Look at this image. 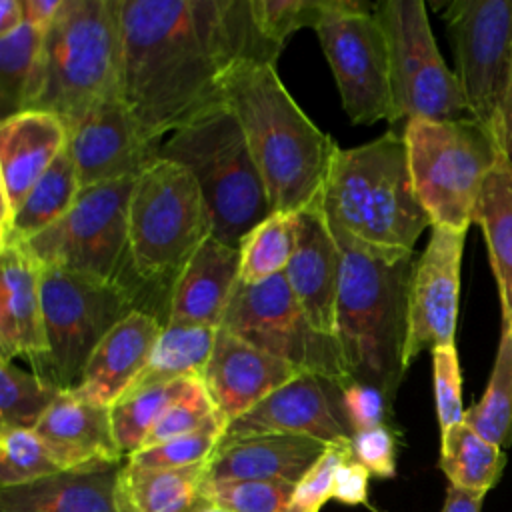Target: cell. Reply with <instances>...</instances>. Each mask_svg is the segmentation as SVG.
<instances>
[{
    "label": "cell",
    "mask_w": 512,
    "mask_h": 512,
    "mask_svg": "<svg viewBox=\"0 0 512 512\" xmlns=\"http://www.w3.org/2000/svg\"><path fill=\"white\" fill-rule=\"evenodd\" d=\"M120 16L122 98L156 144L224 104L238 64H274L280 54L250 0H122Z\"/></svg>",
    "instance_id": "obj_1"
},
{
    "label": "cell",
    "mask_w": 512,
    "mask_h": 512,
    "mask_svg": "<svg viewBox=\"0 0 512 512\" xmlns=\"http://www.w3.org/2000/svg\"><path fill=\"white\" fill-rule=\"evenodd\" d=\"M224 102L246 134L272 212L294 214L316 202L338 146L294 102L274 64H238L226 78Z\"/></svg>",
    "instance_id": "obj_2"
},
{
    "label": "cell",
    "mask_w": 512,
    "mask_h": 512,
    "mask_svg": "<svg viewBox=\"0 0 512 512\" xmlns=\"http://www.w3.org/2000/svg\"><path fill=\"white\" fill-rule=\"evenodd\" d=\"M334 236L342 250L336 342L344 368L352 382L376 386L394 402L406 372L404 342L414 252H380L340 232Z\"/></svg>",
    "instance_id": "obj_3"
},
{
    "label": "cell",
    "mask_w": 512,
    "mask_h": 512,
    "mask_svg": "<svg viewBox=\"0 0 512 512\" xmlns=\"http://www.w3.org/2000/svg\"><path fill=\"white\" fill-rule=\"evenodd\" d=\"M320 204L334 232L380 252H414L432 226L412 182L404 134L394 130L338 148Z\"/></svg>",
    "instance_id": "obj_4"
},
{
    "label": "cell",
    "mask_w": 512,
    "mask_h": 512,
    "mask_svg": "<svg viewBox=\"0 0 512 512\" xmlns=\"http://www.w3.org/2000/svg\"><path fill=\"white\" fill-rule=\"evenodd\" d=\"M120 12L122 0H62L28 110L54 114L70 134L100 102L122 96Z\"/></svg>",
    "instance_id": "obj_5"
},
{
    "label": "cell",
    "mask_w": 512,
    "mask_h": 512,
    "mask_svg": "<svg viewBox=\"0 0 512 512\" xmlns=\"http://www.w3.org/2000/svg\"><path fill=\"white\" fill-rule=\"evenodd\" d=\"M210 236V214L194 176L172 160L152 162L136 178L128 206L130 264L148 314L162 322L160 304L168 318L178 274Z\"/></svg>",
    "instance_id": "obj_6"
},
{
    "label": "cell",
    "mask_w": 512,
    "mask_h": 512,
    "mask_svg": "<svg viewBox=\"0 0 512 512\" xmlns=\"http://www.w3.org/2000/svg\"><path fill=\"white\" fill-rule=\"evenodd\" d=\"M158 158L172 160L194 176L210 214L212 238L224 244L240 248L272 214L246 134L226 102L166 136Z\"/></svg>",
    "instance_id": "obj_7"
},
{
    "label": "cell",
    "mask_w": 512,
    "mask_h": 512,
    "mask_svg": "<svg viewBox=\"0 0 512 512\" xmlns=\"http://www.w3.org/2000/svg\"><path fill=\"white\" fill-rule=\"evenodd\" d=\"M412 182L432 226L466 232L500 146L476 120H408L404 130Z\"/></svg>",
    "instance_id": "obj_8"
},
{
    "label": "cell",
    "mask_w": 512,
    "mask_h": 512,
    "mask_svg": "<svg viewBox=\"0 0 512 512\" xmlns=\"http://www.w3.org/2000/svg\"><path fill=\"white\" fill-rule=\"evenodd\" d=\"M134 184L136 178H124L82 188L56 224L20 246L40 266L126 286L146 312V298L132 272L128 248V206Z\"/></svg>",
    "instance_id": "obj_9"
},
{
    "label": "cell",
    "mask_w": 512,
    "mask_h": 512,
    "mask_svg": "<svg viewBox=\"0 0 512 512\" xmlns=\"http://www.w3.org/2000/svg\"><path fill=\"white\" fill-rule=\"evenodd\" d=\"M40 290L48 350L36 368L62 390H72L104 336L142 308L126 286L62 268L42 266Z\"/></svg>",
    "instance_id": "obj_10"
},
{
    "label": "cell",
    "mask_w": 512,
    "mask_h": 512,
    "mask_svg": "<svg viewBox=\"0 0 512 512\" xmlns=\"http://www.w3.org/2000/svg\"><path fill=\"white\" fill-rule=\"evenodd\" d=\"M314 32L350 122H396L390 50L378 16V2L326 0Z\"/></svg>",
    "instance_id": "obj_11"
},
{
    "label": "cell",
    "mask_w": 512,
    "mask_h": 512,
    "mask_svg": "<svg viewBox=\"0 0 512 512\" xmlns=\"http://www.w3.org/2000/svg\"><path fill=\"white\" fill-rule=\"evenodd\" d=\"M442 18L468 116L498 142L512 88V0H452Z\"/></svg>",
    "instance_id": "obj_12"
},
{
    "label": "cell",
    "mask_w": 512,
    "mask_h": 512,
    "mask_svg": "<svg viewBox=\"0 0 512 512\" xmlns=\"http://www.w3.org/2000/svg\"><path fill=\"white\" fill-rule=\"evenodd\" d=\"M220 328L300 372L322 374L342 388L352 380L334 336L312 326L284 274L258 284H236Z\"/></svg>",
    "instance_id": "obj_13"
},
{
    "label": "cell",
    "mask_w": 512,
    "mask_h": 512,
    "mask_svg": "<svg viewBox=\"0 0 512 512\" xmlns=\"http://www.w3.org/2000/svg\"><path fill=\"white\" fill-rule=\"evenodd\" d=\"M388 50L396 120H458L466 102L456 74L444 64L422 0L378 2Z\"/></svg>",
    "instance_id": "obj_14"
},
{
    "label": "cell",
    "mask_w": 512,
    "mask_h": 512,
    "mask_svg": "<svg viewBox=\"0 0 512 512\" xmlns=\"http://www.w3.org/2000/svg\"><path fill=\"white\" fill-rule=\"evenodd\" d=\"M466 232L432 226L430 240L418 256L408 292L404 368L424 350L456 346L460 262Z\"/></svg>",
    "instance_id": "obj_15"
},
{
    "label": "cell",
    "mask_w": 512,
    "mask_h": 512,
    "mask_svg": "<svg viewBox=\"0 0 512 512\" xmlns=\"http://www.w3.org/2000/svg\"><path fill=\"white\" fill-rule=\"evenodd\" d=\"M258 434L310 436L324 444L350 442L354 432L344 408V388L322 374L302 372L230 422L222 440Z\"/></svg>",
    "instance_id": "obj_16"
},
{
    "label": "cell",
    "mask_w": 512,
    "mask_h": 512,
    "mask_svg": "<svg viewBox=\"0 0 512 512\" xmlns=\"http://www.w3.org/2000/svg\"><path fill=\"white\" fill-rule=\"evenodd\" d=\"M68 146L82 188L138 178L158 160L160 150L142 134L122 96L100 102L68 134Z\"/></svg>",
    "instance_id": "obj_17"
},
{
    "label": "cell",
    "mask_w": 512,
    "mask_h": 512,
    "mask_svg": "<svg viewBox=\"0 0 512 512\" xmlns=\"http://www.w3.org/2000/svg\"><path fill=\"white\" fill-rule=\"evenodd\" d=\"M294 232L296 246L284 276L312 326L336 338L342 250L326 220L320 198L294 212Z\"/></svg>",
    "instance_id": "obj_18"
},
{
    "label": "cell",
    "mask_w": 512,
    "mask_h": 512,
    "mask_svg": "<svg viewBox=\"0 0 512 512\" xmlns=\"http://www.w3.org/2000/svg\"><path fill=\"white\" fill-rule=\"evenodd\" d=\"M298 374L302 372L288 362L218 328L200 378L218 414L230 424Z\"/></svg>",
    "instance_id": "obj_19"
},
{
    "label": "cell",
    "mask_w": 512,
    "mask_h": 512,
    "mask_svg": "<svg viewBox=\"0 0 512 512\" xmlns=\"http://www.w3.org/2000/svg\"><path fill=\"white\" fill-rule=\"evenodd\" d=\"M68 146V130L48 112L24 110L0 124L2 218L10 222L22 200Z\"/></svg>",
    "instance_id": "obj_20"
},
{
    "label": "cell",
    "mask_w": 512,
    "mask_h": 512,
    "mask_svg": "<svg viewBox=\"0 0 512 512\" xmlns=\"http://www.w3.org/2000/svg\"><path fill=\"white\" fill-rule=\"evenodd\" d=\"M164 324L142 310H134L116 324L90 356L72 392L92 404L112 408L146 368Z\"/></svg>",
    "instance_id": "obj_21"
},
{
    "label": "cell",
    "mask_w": 512,
    "mask_h": 512,
    "mask_svg": "<svg viewBox=\"0 0 512 512\" xmlns=\"http://www.w3.org/2000/svg\"><path fill=\"white\" fill-rule=\"evenodd\" d=\"M42 266L20 246L0 248V360L22 356L36 366L46 356Z\"/></svg>",
    "instance_id": "obj_22"
},
{
    "label": "cell",
    "mask_w": 512,
    "mask_h": 512,
    "mask_svg": "<svg viewBox=\"0 0 512 512\" xmlns=\"http://www.w3.org/2000/svg\"><path fill=\"white\" fill-rule=\"evenodd\" d=\"M238 280L240 248L210 236L176 278L166 326L220 328Z\"/></svg>",
    "instance_id": "obj_23"
},
{
    "label": "cell",
    "mask_w": 512,
    "mask_h": 512,
    "mask_svg": "<svg viewBox=\"0 0 512 512\" xmlns=\"http://www.w3.org/2000/svg\"><path fill=\"white\" fill-rule=\"evenodd\" d=\"M328 444L296 434H258L234 440H220L208 460L206 482L298 480L322 456Z\"/></svg>",
    "instance_id": "obj_24"
},
{
    "label": "cell",
    "mask_w": 512,
    "mask_h": 512,
    "mask_svg": "<svg viewBox=\"0 0 512 512\" xmlns=\"http://www.w3.org/2000/svg\"><path fill=\"white\" fill-rule=\"evenodd\" d=\"M62 470L98 462L120 464L110 408L64 390L34 428Z\"/></svg>",
    "instance_id": "obj_25"
},
{
    "label": "cell",
    "mask_w": 512,
    "mask_h": 512,
    "mask_svg": "<svg viewBox=\"0 0 512 512\" xmlns=\"http://www.w3.org/2000/svg\"><path fill=\"white\" fill-rule=\"evenodd\" d=\"M122 464L98 462L0 488V512H120Z\"/></svg>",
    "instance_id": "obj_26"
},
{
    "label": "cell",
    "mask_w": 512,
    "mask_h": 512,
    "mask_svg": "<svg viewBox=\"0 0 512 512\" xmlns=\"http://www.w3.org/2000/svg\"><path fill=\"white\" fill-rule=\"evenodd\" d=\"M474 222L486 240L502 306V326L512 330V168L502 150L482 186Z\"/></svg>",
    "instance_id": "obj_27"
},
{
    "label": "cell",
    "mask_w": 512,
    "mask_h": 512,
    "mask_svg": "<svg viewBox=\"0 0 512 512\" xmlns=\"http://www.w3.org/2000/svg\"><path fill=\"white\" fill-rule=\"evenodd\" d=\"M208 460L186 468H138L122 464L118 482L120 512H194L206 498L202 486Z\"/></svg>",
    "instance_id": "obj_28"
},
{
    "label": "cell",
    "mask_w": 512,
    "mask_h": 512,
    "mask_svg": "<svg viewBox=\"0 0 512 512\" xmlns=\"http://www.w3.org/2000/svg\"><path fill=\"white\" fill-rule=\"evenodd\" d=\"M80 190L76 164L66 146L0 230V248L24 244L48 230L72 208Z\"/></svg>",
    "instance_id": "obj_29"
},
{
    "label": "cell",
    "mask_w": 512,
    "mask_h": 512,
    "mask_svg": "<svg viewBox=\"0 0 512 512\" xmlns=\"http://www.w3.org/2000/svg\"><path fill=\"white\" fill-rule=\"evenodd\" d=\"M438 466L448 478V486L486 498L504 472L506 454L460 422L440 432Z\"/></svg>",
    "instance_id": "obj_30"
},
{
    "label": "cell",
    "mask_w": 512,
    "mask_h": 512,
    "mask_svg": "<svg viewBox=\"0 0 512 512\" xmlns=\"http://www.w3.org/2000/svg\"><path fill=\"white\" fill-rule=\"evenodd\" d=\"M216 332L218 328L204 326H164L146 368L128 392L190 376L200 378L212 354Z\"/></svg>",
    "instance_id": "obj_31"
},
{
    "label": "cell",
    "mask_w": 512,
    "mask_h": 512,
    "mask_svg": "<svg viewBox=\"0 0 512 512\" xmlns=\"http://www.w3.org/2000/svg\"><path fill=\"white\" fill-rule=\"evenodd\" d=\"M46 30L24 22L18 30L0 38V112L2 120L28 110Z\"/></svg>",
    "instance_id": "obj_32"
},
{
    "label": "cell",
    "mask_w": 512,
    "mask_h": 512,
    "mask_svg": "<svg viewBox=\"0 0 512 512\" xmlns=\"http://www.w3.org/2000/svg\"><path fill=\"white\" fill-rule=\"evenodd\" d=\"M198 376L148 386L124 394L112 408V426L124 458L138 452L162 414L192 386Z\"/></svg>",
    "instance_id": "obj_33"
},
{
    "label": "cell",
    "mask_w": 512,
    "mask_h": 512,
    "mask_svg": "<svg viewBox=\"0 0 512 512\" xmlns=\"http://www.w3.org/2000/svg\"><path fill=\"white\" fill-rule=\"evenodd\" d=\"M464 422L498 448L512 446V330L506 326H502L488 386L464 412Z\"/></svg>",
    "instance_id": "obj_34"
},
{
    "label": "cell",
    "mask_w": 512,
    "mask_h": 512,
    "mask_svg": "<svg viewBox=\"0 0 512 512\" xmlns=\"http://www.w3.org/2000/svg\"><path fill=\"white\" fill-rule=\"evenodd\" d=\"M296 246L294 214L272 212L240 246V280L258 284L284 274Z\"/></svg>",
    "instance_id": "obj_35"
},
{
    "label": "cell",
    "mask_w": 512,
    "mask_h": 512,
    "mask_svg": "<svg viewBox=\"0 0 512 512\" xmlns=\"http://www.w3.org/2000/svg\"><path fill=\"white\" fill-rule=\"evenodd\" d=\"M62 392L50 378L0 360V428L34 430Z\"/></svg>",
    "instance_id": "obj_36"
},
{
    "label": "cell",
    "mask_w": 512,
    "mask_h": 512,
    "mask_svg": "<svg viewBox=\"0 0 512 512\" xmlns=\"http://www.w3.org/2000/svg\"><path fill=\"white\" fill-rule=\"evenodd\" d=\"M62 472L48 446L26 428H0V488L36 482Z\"/></svg>",
    "instance_id": "obj_37"
},
{
    "label": "cell",
    "mask_w": 512,
    "mask_h": 512,
    "mask_svg": "<svg viewBox=\"0 0 512 512\" xmlns=\"http://www.w3.org/2000/svg\"><path fill=\"white\" fill-rule=\"evenodd\" d=\"M294 486L290 482L228 480L206 482L202 496L228 512H296L292 508Z\"/></svg>",
    "instance_id": "obj_38"
},
{
    "label": "cell",
    "mask_w": 512,
    "mask_h": 512,
    "mask_svg": "<svg viewBox=\"0 0 512 512\" xmlns=\"http://www.w3.org/2000/svg\"><path fill=\"white\" fill-rule=\"evenodd\" d=\"M226 426H228L226 420L218 418L190 434L176 436L172 440H166L150 448H142L132 456H128L126 462L138 468H152V470L186 468V466L206 462L218 448L226 432Z\"/></svg>",
    "instance_id": "obj_39"
},
{
    "label": "cell",
    "mask_w": 512,
    "mask_h": 512,
    "mask_svg": "<svg viewBox=\"0 0 512 512\" xmlns=\"http://www.w3.org/2000/svg\"><path fill=\"white\" fill-rule=\"evenodd\" d=\"M218 418L222 416L218 414L214 402L210 400L202 384V378H196L192 386L162 414V418L156 422L152 432L146 436L142 448H150L166 440H172L176 436L190 434Z\"/></svg>",
    "instance_id": "obj_40"
},
{
    "label": "cell",
    "mask_w": 512,
    "mask_h": 512,
    "mask_svg": "<svg viewBox=\"0 0 512 512\" xmlns=\"http://www.w3.org/2000/svg\"><path fill=\"white\" fill-rule=\"evenodd\" d=\"M260 32L280 50L300 28H314L324 12L326 0H250Z\"/></svg>",
    "instance_id": "obj_41"
},
{
    "label": "cell",
    "mask_w": 512,
    "mask_h": 512,
    "mask_svg": "<svg viewBox=\"0 0 512 512\" xmlns=\"http://www.w3.org/2000/svg\"><path fill=\"white\" fill-rule=\"evenodd\" d=\"M348 460H352L350 442L328 444L322 456L294 486L292 508L296 512H320L322 506L332 500L334 478Z\"/></svg>",
    "instance_id": "obj_42"
},
{
    "label": "cell",
    "mask_w": 512,
    "mask_h": 512,
    "mask_svg": "<svg viewBox=\"0 0 512 512\" xmlns=\"http://www.w3.org/2000/svg\"><path fill=\"white\" fill-rule=\"evenodd\" d=\"M434 398L440 432L464 422L462 406V376L456 346H438L432 350Z\"/></svg>",
    "instance_id": "obj_43"
},
{
    "label": "cell",
    "mask_w": 512,
    "mask_h": 512,
    "mask_svg": "<svg viewBox=\"0 0 512 512\" xmlns=\"http://www.w3.org/2000/svg\"><path fill=\"white\" fill-rule=\"evenodd\" d=\"M352 458L372 476L392 478L396 474V432L384 424L352 434Z\"/></svg>",
    "instance_id": "obj_44"
},
{
    "label": "cell",
    "mask_w": 512,
    "mask_h": 512,
    "mask_svg": "<svg viewBox=\"0 0 512 512\" xmlns=\"http://www.w3.org/2000/svg\"><path fill=\"white\" fill-rule=\"evenodd\" d=\"M344 408L350 420L352 432L376 428V426H390L392 416V402L388 396L370 384L352 382L344 388Z\"/></svg>",
    "instance_id": "obj_45"
},
{
    "label": "cell",
    "mask_w": 512,
    "mask_h": 512,
    "mask_svg": "<svg viewBox=\"0 0 512 512\" xmlns=\"http://www.w3.org/2000/svg\"><path fill=\"white\" fill-rule=\"evenodd\" d=\"M370 476L372 474L360 462L354 458L348 460L334 478L332 500L346 506H364L368 502Z\"/></svg>",
    "instance_id": "obj_46"
},
{
    "label": "cell",
    "mask_w": 512,
    "mask_h": 512,
    "mask_svg": "<svg viewBox=\"0 0 512 512\" xmlns=\"http://www.w3.org/2000/svg\"><path fill=\"white\" fill-rule=\"evenodd\" d=\"M62 0H22L24 22L48 30L56 12L60 10Z\"/></svg>",
    "instance_id": "obj_47"
},
{
    "label": "cell",
    "mask_w": 512,
    "mask_h": 512,
    "mask_svg": "<svg viewBox=\"0 0 512 512\" xmlns=\"http://www.w3.org/2000/svg\"><path fill=\"white\" fill-rule=\"evenodd\" d=\"M482 502H484V496H474L454 486H448L440 512H480Z\"/></svg>",
    "instance_id": "obj_48"
},
{
    "label": "cell",
    "mask_w": 512,
    "mask_h": 512,
    "mask_svg": "<svg viewBox=\"0 0 512 512\" xmlns=\"http://www.w3.org/2000/svg\"><path fill=\"white\" fill-rule=\"evenodd\" d=\"M24 24L22 0H0V38Z\"/></svg>",
    "instance_id": "obj_49"
},
{
    "label": "cell",
    "mask_w": 512,
    "mask_h": 512,
    "mask_svg": "<svg viewBox=\"0 0 512 512\" xmlns=\"http://www.w3.org/2000/svg\"><path fill=\"white\" fill-rule=\"evenodd\" d=\"M498 146H500L506 162L512 168V108H506V112H504V122H502V132H500Z\"/></svg>",
    "instance_id": "obj_50"
},
{
    "label": "cell",
    "mask_w": 512,
    "mask_h": 512,
    "mask_svg": "<svg viewBox=\"0 0 512 512\" xmlns=\"http://www.w3.org/2000/svg\"><path fill=\"white\" fill-rule=\"evenodd\" d=\"M194 512H228V510H224V508H220V506H214V504H210L208 500L198 508V510H194Z\"/></svg>",
    "instance_id": "obj_51"
},
{
    "label": "cell",
    "mask_w": 512,
    "mask_h": 512,
    "mask_svg": "<svg viewBox=\"0 0 512 512\" xmlns=\"http://www.w3.org/2000/svg\"><path fill=\"white\" fill-rule=\"evenodd\" d=\"M506 108H512V88H510V98H508V106Z\"/></svg>",
    "instance_id": "obj_52"
}]
</instances>
